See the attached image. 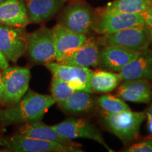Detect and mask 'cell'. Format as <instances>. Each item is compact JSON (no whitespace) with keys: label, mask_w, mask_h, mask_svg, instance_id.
Here are the masks:
<instances>
[{"label":"cell","mask_w":152,"mask_h":152,"mask_svg":"<svg viewBox=\"0 0 152 152\" xmlns=\"http://www.w3.org/2000/svg\"><path fill=\"white\" fill-rule=\"evenodd\" d=\"M56 103L52 95L28 90L17 103L0 109V123L3 126L41 121L51 106Z\"/></svg>","instance_id":"6da1fadb"},{"label":"cell","mask_w":152,"mask_h":152,"mask_svg":"<svg viewBox=\"0 0 152 152\" xmlns=\"http://www.w3.org/2000/svg\"><path fill=\"white\" fill-rule=\"evenodd\" d=\"M102 122L105 128L124 144L137 140L140 134V127L146 118L145 112L128 111L118 113L103 112Z\"/></svg>","instance_id":"7a4b0ae2"},{"label":"cell","mask_w":152,"mask_h":152,"mask_svg":"<svg viewBox=\"0 0 152 152\" xmlns=\"http://www.w3.org/2000/svg\"><path fill=\"white\" fill-rule=\"evenodd\" d=\"M96 41L103 47L118 46L138 53L146 50L151 45L149 29L145 25L103 35Z\"/></svg>","instance_id":"3957f363"},{"label":"cell","mask_w":152,"mask_h":152,"mask_svg":"<svg viewBox=\"0 0 152 152\" xmlns=\"http://www.w3.org/2000/svg\"><path fill=\"white\" fill-rule=\"evenodd\" d=\"M0 147L15 152H83L78 146L37 140L17 134L0 139Z\"/></svg>","instance_id":"277c9868"},{"label":"cell","mask_w":152,"mask_h":152,"mask_svg":"<svg viewBox=\"0 0 152 152\" xmlns=\"http://www.w3.org/2000/svg\"><path fill=\"white\" fill-rule=\"evenodd\" d=\"M142 25H144L143 14H127L104 9L94 18L91 29L103 35Z\"/></svg>","instance_id":"5b68a950"},{"label":"cell","mask_w":152,"mask_h":152,"mask_svg":"<svg viewBox=\"0 0 152 152\" xmlns=\"http://www.w3.org/2000/svg\"><path fill=\"white\" fill-rule=\"evenodd\" d=\"M26 53L30 60L36 64L56 61L52 29L43 26L28 34Z\"/></svg>","instance_id":"8992f818"},{"label":"cell","mask_w":152,"mask_h":152,"mask_svg":"<svg viewBox=\"0 0 152 152\" xmlns=\"http://www.w3.org/2000/svg\"><path fill=\"white\" fill-rule=\"evenodd\" d=\"M4 104H15L28 92L30 80L29 68L20 66L7 67L3 70Z\"/></svg>","instance_id":"52a82bcc"},{"label":"cell","mask_w":152,"mask_h":152,"mask_svg":"<svg viewBox=\"0 0 152 152\" xmlns=\"http://www.w3.org/2000/svg\"><path fill=\"white\" fill-rule=\"evenodd\" d=\"M28 34L24 27L0 23V52L11 62H16L27 50Z\"/></svg>","instance_id":"ba28073f"},{"label":"cell","mask_w":152,"mask_h":152,"mask_svg":"<svg viewBox=\"0 0 152 152\" xmlns=\"http://www.w3.org/2000/svg\"><path fill=\"white\" fill-rule=\"evenodd\" d=\"M52 127L58 134L65 137L71 140L77 138L89 139L97 142L109 151H113L104 141L100 131L85 118H68Z\"/></svg>","instance_id":"9c48e42d"},{"label":"cell","mask_w":152,"mask_h":152,"mask_svg":"<svg viewBox=\"0 0 152 152\" xmlns=\"http://www.w3.org/2000/svg\"><path fill=\"white\" fill-rule=\"evenodd\" d=\"M93 21L92 9L86 4L80 2L73 3L66 7L58 19V23L73 31L85 35L92 28Z\"/></svg>","instance_id":"30bf717a"},{"label":"cell","mask_w":152,"mask_h":152,"mask_svg":"<svg viewBox=\"0 0 152 152\" xmlns=\"http://www.w3.org/2000/svg\"><path fill=\"white\" fill-rule=\"evenodd\" d=\"M52 30L56 62H61L73 54L87 39L85 34L73 31L59 23H57Z\"/></svg>","instance_id":"8fae6325"},{"label":"cell","mask_w":152,"mask_h":152,"mask_svg":"<svg viewBox=\"0 0 152 152\" xmlns=\"http://www.w3.org/2000/svg\"><path fill=\"white\" fill-rule=\"evenodd\" d=\"M53 77H59L68 82L76 91L93 93L88 84L89 76L92 70L87 67H79L54 61L45 64Z\"/></svg>","instance_id":"7c38bea8"},{"label":"cell","mask_w":152,"mask_h":152,"mask_svg":"<svg viewBox=\"0 0 152 152\" xmlns=\"http://www.w3.org/2000/svg\"><path fill=\"white\" fill-rule=\"evenodd\" d=\"M104 47L103 50L100 52L98 66L102 69L114 73H120L140 54L118 46Z\"/></svg>","instance_id":"4fadbf2b"},{"label":"cell","mask_w":152,"mask_h":152,"mask_svg":"<svg viewBox=\"0 0 152 152\" xmlns=\"http://www.w3.org/2000/svg\"><path fill=\"white\" fill-rule=\"evenodd\" d=\"M121 81L152 80V49L148 48L127 64L120 72Z\"/></svg>","instance_id":"5bb4252c"},{"label":"cell","mask_w":152,"mask_h":152,"mask_svg":"<svg viewBox=\"0 0 152 152\" xmlns=\"http://www.w3.org/2000/svg\"><path fill=\"white\" fill-rule=\"evenodd\" d=\"M116 95L127 102L149 103L152 99V87L146 80L123 81L118 87Z\"/></svg>","instance_id":"9a60e30c"},{"label":"cell","mask_w":152,"mask_h":152,"mask_svg":"<svg viewBox=\"0 0 152 152\" xmlns=\"http://www.w3.org/2000/svg\"><path fill=\"white\" fill-rule=\"evenodd\" d=\"M18 134L37 140L80 147V144L72 141L71 139L61 136L52 126H49L40 121L25 123L19 128Z\"/></svg>","instance_id":"2e32d148"},{"label":"cell","mask_w":152,"mask_h":152,"mask_svg":"<svg viewBox=\"0 0 152 152\" xmlns=\"http://www.w3.org/2000/svg\"><path fill=\"white\" fill-rule=\"evenodd\" d=\"M99 54L97 41L90 37L73 54L58 63L79 67H95L99 64Z\"/></svg>","instance_id":"e0dca14e"},{"label":"cell","mask_w":152,"mask_h":152,"mask_svg":"<svg viewBox=\"0 0 152 152\" xmlns=\"http://www.w3.org/2000/svg\"><path fill=\"white\" fill-rule=\"evenodd\" d=\"M66 0H27L30 22L40 23L52 18L64 7Z\"/></svg>","instance_id":"ac0fdd59"},{"label":"cell","mask_w":152,"mask_h":152,"mask_svg":"<svg viewBox=\"0 0 152 152\" xmlns=\"http://www.w3.org/2000/svg\"><path fill=\"white\" fill-rule=\"evenodd\" d=\"M0 23L15 27H25L30 23L23 0H4L0 4Z\"/></svg>","instance_id":"d6986e66"},{"label":"cell","mask_w":152,"mask_h":152,"mask_svg":"<svg viewBox=\"0 0 152 152\" xmlns=\"http://www.w3.org/2000/svg\"><path fill=\"white\" fill-rule=\"evenodd\" d=\"M63 111L72 114L88 113L96 107V101L91 93L75 91L64 102L58 103Z\"/></svg>","instance_id":"ffe728a7"},{"label":"cell","mask_w":152,"mask_h":152,"mask_svg":"<svg viewBox=\"0 0 152 152\" xmlns=\"http://www.w3.org/2000/svg\"><path fill=\"white\" fill-rule=\"evenodd\" d=\"M119 73L111 71H91L88 84L92 92L107 93L113 91L121 83Z\"/></svg>","instance_id":"44dd1931"},{"label":"cell","mask_w":152,"mask_h":152,"mask_svg":"<svg viewBox=\"0 0 152 152\" xmlns=\"http://www.w3.org/2000/svg\"><path fill=\"white\" fill-rule=\"evenodd\" d=\"M150 4V0H114L104 9L127 14H143Z\"/></svg>","instance_id":"7402d4cb"},{"label":"cell","mask_w":152,"mask_h":152,"mask_svg":"<svg viewBox=\"0 0 152 152\" xmlns=\"http://www.w3.org/2000/svg\"><path fill=\"white\" fill-rule=\"evenodd\" d=\"M98 105L106 113H118L130 110L125 102L118 96L111 94L102 95L97 99Z\"/></svg>","instance_id":"603a6c76"},{"label":"cell","mask_w":152,"mask_h":152,"mask_svg":"<svg viewBox=\"0 0 152 152\" xmlns=\"http://www.w3.org/2000/svg\"><path fill=\"white\" fill-rule=\"evenodd\" d=\"M75 91L68 82L59 77H52L51 92H52V97L56 101V103L64 102Z\"/></svg>","instance_id":"cb8c5ba5"},{"label":"cell","mask_w":152,"mask_h":152,"mask_svg":"<svg viewBox=\"0 0 152 152\" xmlns=\"http://www.w3.org/2000/svg\"><path fill=\"white\" fill-rule=\"evenodd\" d=\"M125 152H152V139L144 140L130 146L124 150Z\"/></svg>","instance_id":"d4e9b609"},{"label":"cell","mask_w":152,"mask_h":152,"mask_svg":"<svg viewBox=\"0 0 152 152\" xmlns=\"http://www.w3.org/2000/svg\"><path fill=\"white\" fill-rule=\"evenodd\" d=\"M144 14V25L149 28V30L152 29V3H151Z\"/></svg>","instance_id":"484cf974"},{"label":"cell","mask_w":152,"mask_h":152,"mask_svg":"<svg viewBox=\"0 0 152 152\" xmlns=\"http://www.w3.org/2000/svg\"><path fill=\"white\" fill-rule=\"evenodd\" d=\"M4 105V83L2 73H0V106Z\"/></svg>","instance_id":"4316f807"},{"label":"cell","mask_w":152,"mask_h":152,"mask_svg":"<svg viewBox=\"0 0 152 152\" xmlns=\"http://www.w3.org/2000/svg\"><path fill=\"white\" fill-rule=\"evenodd\" d=\"M145 113H146V117H147V119L152 120V104L147 108Z\"/></svg>","instance_id":"83f0119b"},{"label":"cell","mask_w":152,"mask_h":152,"mask_svg":"<svg viewBox=\"0 0 152 152\" xmlns=\"http://www.w3.org/2000/svg\"><path fill=\"white\" fill-rule=\"evenodd\" d=\"M9 67V63L4 62L0 60V70H4L5 68Z\"/></svg>","instance_id":"f1b7e54d"},{"label":"cell","mask_w":152,"mask_h":152,"mask_svg":"<svg viewBox=\"0 0 152 152\" xmlns=\"http://www.w3.org/2000/svg\"><path fill=\"white\" fill-rule=\"evenodd\" d=\"M0 60L1 61H4V62H7V63H9L8 62V60L7 59V58H5V56H4V55L1 54V52H0Z\"/></svg>","instance_id":"f546056e"},{"label":"cell","mask_w":152,"mask_h":152,"mask_svg":"<svg viewBox=\"0 0 152 152\" xmlns=\"http://www.w3.org/2000/svg\"><path fill=\"white\" fill-rule=\"evenodd\" d=\"M149 33H150V41H151V45H152V29L149 30Z\"/></svg>","instance_id":"4dcf8cb0"},{"label":"cell","mask_w":152,"mask_h":152,"mask_svg":"<svg viewBox=\"0 0 152 152\" xmlns=\"http://www.w3.org/2000/svg\"><path fill=\"white\" fill-rule=\"evenodd\" d=\"M4 1V0H0V4H1V3H2Z\"/></svg>","instance_id":"1f68e13d"},{"label":"cell","mask_w":152,"mask_h":152,"mask_svg":"<svg viewBox=\"0 0 152 152\" xmlns=\"http://www.w3.org/2000/svg\"><path fill=\"white\" fill-rule=\"evenodd\" d=\"M150 1H151V3H152V0H150Z\"/></svg>","instance_id":"d6a6232c"}]
</instances>
